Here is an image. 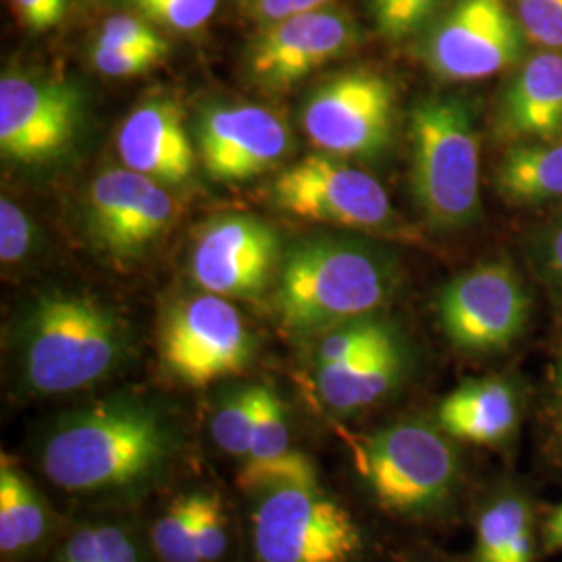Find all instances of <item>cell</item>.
Returning a JSON list of instances; mask_svg holds the SVG:
<instances>
[{
	"mask_svg": "<svg viewBox=\"0 0 562 562\" xmlns=\"http://www.w3.org/2000/svg\"><path fill=\"white\" fill-rule=\"evenodd\" d=\"M522 42L506 0H457L431 23L423 60L443 81L487 80L521 60Z\"/></svg>",
	"mask_w": 562,
	"mask_h": 562,
	"instance_id": "obj_10",
	"label": "cell"
},
{
	"mask_svg": "<svg viewBox=\"0 0 562 562\" xmlns=\"http://www.w3.org/2000/svg\"><path fill=\"white\" fill-rule=\"evenodd\" d=\"M398 92L375 69L357 67L323 81L302 104V130L322 153L378 159L396 127Z\"/></svg>",
	"mask_w": 562,
	"mask_h": 562,
	"instance_id": "obj_8",
	"label": "cell"
},
{
	"mask_svg": "<svg viewBox=\"0 0 562 562\" xmlns=\"http://www.w3.org/2000/svg\"><path fill=\"white\" fill-rule=\"evenodd\" d=\"M60 562H101L99 527H86L76 531L65 543Z\"/></svg>",
	"mask_w": 562,
	"mask_h": 562,
	"instance_id": "obj_40",
	"label": "cell"
},
{
	"mask_svg": "<svg viewBox=\"0 0 562 562\" xmlns=\"http://www.w3.org/2000/svg\"><path fill=\"white\" fill-rule=\"evenodd\" d=\"M331 2L334 0H248L255 20L262 25L285 20V18H292L299 13H306V11H315V9H322Z\"/></svg>",
	"mask_w": 562,
	"mask_h": 562,
	"instance_id": "obj_38",
	"label": "cell"
},
{
	"mask_svg": "<svg viewBox=\"0 0 562 562\" xmlns=\"http://www.w3.org/2000/svg\"><path fill=\"white\" fill-rule=\"evenodd\" d=\"M359 469L375 503L390 515L427 517L454 498L461 461L440 427L392 423L367 438Z\"/></svg>",
	"mask_w": 562,
	"mask_h": 562,
	"instance_id": "obj_5",
	"label": "cell"
},
{
	"mask_svg": "<svg viewBox=\"0 0 562 562\" xmlns=\"http://www.w3.org/2000/svg\"><path fill=\"white\" fill-rule=\"evenodd\" d=\"M46 510L36 490L2 457L0 464V548L13 554L41 540Z\"/></svg>",
	"mask_w": 562,
	"mask_h": 562,
	"instance_id": "obj_23",
	"label": "cell"
},
{
	"mask_svg": "<svg viewBox=\"0 0 562 562\" xmlns=\"http://www.w3.org/2000/svg\"><path fill=\"white\" fill-rule=\"evenodd\" d=\"M278 232L248 215H225L204 223L190 252L192 280L223 299H257L281 265Z\"/></svg>",
	"mask_w": 562,
	"mask_h": 562,
	"instance_id": "obj_14",
	"label": "cell"
},
{
	"mask_svg": "<svg viewBox=\"0 0 562 562\" xmlns=\"http://www.w3.org/2000/svg\"><path fill=\"white\" fill-rule=\"evenodd\" d=\"M117 153L123 167L162 186L190 180L199 157L180 106L165 99L142 102L125 117L117 132Z\"/></svg>",
	"mask_w": 562,
	"mask_h": 562,
	"instance_id": "obj_17",
	"label": "cell"
},
{
	"mask_svg": "<svg viewBox=\"0 0 562 562\" xmlns=\"http://www.w3.org/2000/svg\"><path fill=\"white\" fill-rule=\"evenodd\" d=\"M83 120L80 90L67 81L7 71L0 80V150L7 161L60 159Z\"/></svg>",
	"mask_w": 562,
	"mask_h": 562,
	"instance_id": "obj_12",
	"label": "cell"
},
{
	"mask_svg": "<svg viewBox=\"0 0 562 562\" xmlns=\"http://www.w3.org/2000/svg\"><path fill=\"white\" fill-rule=\"evenodd\" d=\"M443 0H369L378 32L385 41L401 42L436 21Z\"/></svg>",
	"mask_w": 562,
	"mask_h": 562,
	"instance_id": "obj_28",
	"label": "cell"
},
{
	"mask_svg": "<svg viewBox=\"0 0 562 562\" xmlns=\"http://www.w3.org/2000/svg\"><path fill=\"white\" fill-rule=\"evenodd\" d=\"M252 543L259 562H355L361 529L317 482L285 483L257 494Z\"/></svg>",
	"mask_w": 562,
	"mask_h": 562,
	"instance_id": "obj_7",
	"label": "cell"
},
{
	"mask_svg": "<svg viewBox=\"0 0 562 562\" xmlns=\"http://www.w3.org/2000/svg\"><path fill=\"white\" fill-rule=\"evenodd\" d=\"M522 34L543 50H562V0H515Z\"/></svg>",
	"mask_w": 562,
	"mask_h": 562,
	"instance_id": "obj_32",
	"label": "cell"
},
{
	"mask_svg": "<svg viewBox=\"0 0 562 562\" xmlns=\"http://www.w3.org/2000/svg\"><path fill=\"white\" fill-rule=\"evenodd\" d=\"M285 452H290V427L285 406L271 387L257 385L255 427L246 462L271 461L280 459Z\"/></svg>",
	"mask_w": 562,
	"mask_h": 562,
	"instance_id": "obj_26",
	"label": "cell"
},
{
	"mask_svg": "<svg viewBox=\"0 0 562 562\" xmlns=\"http://www.w3.org/2000/svg\"><path fill=\"white\" fill-rule=\"evenodd\" d=\"M227 548L225 515L220 496L199 494L196 508V550L202 562L220 561Z\"/></svg>",
	"mask_w": 562,
	"mask_h": 562,
	"instance_id": "obj_35",
	"label": "cell"
},
{
	"mask_svg": "<svg viewBox=\"0 0 562 562\" xmlns=\"http://www.w3.org/2000/svg\"><path fill=\"white\" fill-rule=\"evenodd\" d=\"M529 259L540 280L562 296V215L546 223L531 236Z\"/></svg>",
	"mask_w": 562,
	"mask_h": 562,
	"instance_id": "obj_34",
	"label": "cell"
},
{
	"mask_svg": "<svg viewBox=\"0 0 562 562\" xmlns=\"http://www.w3.org/2000/svg\"><path fill=\"white\" fill-rule=\"evenodd\" d=\"M101 562H140L136 543L120 525H101Z\"/></svg>",
	"mask_w": 562,
	"mask_h": 562,
	"instance_id": "obj_39",
	"label": "cell"
},
{
	"mask_svg": "<svg viewBox=\"0 0 562 562\" xmlns=\"http://www.w3.org/2000/svg\"><path fill=\"white\" fill-rule=\"evenodd\" d=\"M398 338L396 329L390 323L380 322L375 317H362L357 322L341 323L334 327L317 350V367L338 364L364 355L373 348Z\"/></svg>",
	"mask_w": 562,
	"mask_h": 562,
	"instance_id": "obj_25",
	"label": "cell"
},
{
	"mask_svg": "<svg viewBox=\"0 0 562 562\" xmlns=\"http://www.w3.org/2000/svg\"><path fill=\"white\" fill-rule=\"evenodd\" d=\"M557 396H559L562 413V361L561 364H559V373H557Z\"/></svg>",
	"mask_w": 562,
	"mask_h": 562,
	"instance_id": "obj_42",
	"label": "cell"
},
{
	"mask_svg": "<svg viewBox=\"0 0 562 562\" xmlns=\"http://www.w3.org/2000/svg\"><path fill=\"white\" fill-rule=\"evenodd\" d=\"M11 7L23 27L46 32L57 27L65 18L67 0H11Z\"/></svg>",
	"mask_w": 562,
	"mask_h": 562,
	"instance_id": "obj_37",
	"label": "cell"
},
{
	"mask_svg": "<svg viewBox=\"0 0 562 562\" xmlns=\"http://www.w3.org/2000/svg\"><path fill=\"white\" fill-rule=\"evenodd\" d=\"M142 15L167 30L192 34L217 13L220 0H130Z\"/></svg>",
	"mask_w": 562,
	"mask_h": 562,
	"instance_id": "obj_31",
	"label": "cell"
},
{
	"mask_svg": "<svg viewBox=\"0 0 562 562\" xmlns=\"http://www.w3.org/2000/svg\"><path fill=\"white\" fill-rule=\"evenodd\" d=\"M404 362L401 338H394L350 361L317 367V390L334 411H361L396 390Z\"/></svg>",
	"mask_w": 562,
	"mask_h": 562,
	"instance_id": "obj_20",
	"label": "cell"
},
{
	"mask_svg": "<svg viewBox=\"0 0 562 562\" xmlns=\"http://www.w3.org/2000/svg\"><path fill=\"white\" fill-rule=\"evenodd\" d=\"M169 431L155 411L106 402L60 423L44 446L48 480L67 492H97L146 480L169 454Z\"/></svg>",
	"mask_w": 562,
	"mask_h": 562,
	"instance_id": "obj_2",
	"label": "cell"
},
{
	"mask_svg": "<svg viewBox=\"0 0 562 562\" xmlns=\"http://www.w3.org/2000/svg\"><path fill=\"white\" fill-rule=\"evenodd\" d=\"M531 504L517 490H506L485 504L475 527L477 562H536Z\"/></svg>",
	"mask_w": 562,
	"mask_h": 562,
	"instance_id": "obj_22",
	"label": "cell"
},
{
	"mask_svg": "<svg viewBox=\"0 0 562 562\" xmlns=\"http://www.w3.org/2000/svg\"><path fill=\"white\" fill-rule=\"evenodd\" d=\"M123 327L104 304L78 294H46L30 308L21 329L25 383L38 394H67L117 364Z\"/></svg>",
	"mask_w": 562,
	"mask_h": 562,
	"instance_id": "obj_4",
	"label": "cell"
},
{
	"mask_svg": "<svg viewBox=\"0 0 562 562\" xmlns=\"http://www.w3.org/2000/svg\"><path fill=\"white\" fill-rule=\"evenodd\" d=\"M542 548L546 554L562 552V503L554 506L543 521Z\"/></svg>",
	"mask_w": 562,
	"mask_h": 562,
	"instance_id": "obj_41",
	"label": "cell"
},
{
	"mask_svg": "<svg viewBox=\"0 0 562 562\" xmlns=\"http://www.w3.org/2000/svg\"><path fill=\"white\" fill-rule=\"evenodd\" d=\"M496 190L517 206L562 201V138L510 144L496 169Z\"/></svg>",
	"mask_w": 562,
	"mask_h": 562,
	"instance_id": "obj_21",
	"label": "cell"
},
{
	"mask_svg": "<svg viewBox=\"0 0 562 562\" xmlns=\"http://www.w3.org/2000/svg\"><path fill=\"white\" fill-rule=\"evenodd\" d=\"M94 44L104 48L115 50H134V53H146L153 57L165 59L169 53V46L161 34L148 23L136 15H113L102 23L101 32Z\"/></svg>",
	"mask_w": 562,
	"mask_h": 562,
	"instance_id": "obj_30",
	"label": "cell"
},
{
	"mask_svg": "<svg viewBox=\"0 0 562 562\" xmlns=\"http://www.w3.org/2000/svg\"><path fill=\"white\" fill-rule=\"evenodd\" d=\"M196 148L211 180L240 183L278 167L292 136L285 121L261 104H222L202 111Z\"/></svg>",
	"mask_w": 562,
	"mask_h": 562,
	"instance_id": "obj_15",
	"label": "cell"
},
{
	"mask_svg": "<svg viewBox=\"0 0 562 562\" xmlns=\"http://www.w3.org/2000/svg\"><path fill=\"white\" fill-rule=\"evenodd\" d=\"M257 411V385L234 392L215 413L213 438L234 457H248Z\"/></svg>",
	"mask_w": 562,
	"mask_h": 562,
	"instance_id": "obj_27",
	"label": "cell"
},
{
	"mask_svg": "<svg viewBox=\"0 0 562 562\" xmlns=\"http://www.w3.org/2000/svg\"><path fill=\"white\" fill-rule=\"evenodd\" d=\"M36 223L18 202L2 196L0 201V261L4 265L23 262L36 248Z\"/></svg>",
	"mask_w": 562,
	"mask_h": 562,
	"instance_id": "obj_33",
	"label": "cell"
},
{
	"mask_svg": "<svg viewBox=\"0 0 562 562\" xmlns=\"http://www.w3.org/2000/svg\"><path fill=\"white\" fill-rule=\"evenodd\" d=\"M315 464L301 452H285L280 459L271 461L246 462L238 475L241 490L259 494L262 490L285 485V483L317 482Z\"/></svg>",
	"mask_w": 562,
	"mask_h": 562,
	"instance_id": "obj_29",
	"label": "cell"
},
{
	"mask_svg": "<svg viewBox=\"0 0 562 562\" xmlns=\"http://www.w3.org/2000/svg\"><path fill=\"white\" fill-rule=\"evenodd\" d=\"M88 225L115 257H140L167 232L176 204L167 186L127 167L102 171L88 192Z\"/></svg>",
	"mask_w": 562,
	"mask_h": 562,
	"instance_id": "obj_16",
	"label": "cell"
},
{
	"mask_svg": "<svg viewBox=\"0 0 562 562\" xmlns=\"http://www.w3.org/2000/svg\"><path fill=\"white\" fill-rule=\"evenodd\" d=\"M504 140L562 138V50H540L522 60L498 102Z\"/></svg>",
	"mask_w": 562,
	"mask_h": 562,
	"instance_id": "obj_18",
	"label": "cell"
},
{
	"mask_svg": "<svg viewBox=\"0 0 562 562\" xmlns=\"http://www.w3.org/2000/svg\"><path fill=\"white\" fill-rule=\"evenodd\" d=\"M161 357L180 382L204 387L248 367L252 336L232 302L206 292L171 306L162 322Z\"/></svg>",
	"mask_w": 562,
	"mask_h": 562,
	"instance_id": "obj_11",
	"label": "cell"
},
{
	"mask_svg": "<svg viewBox=\"0 0 562 562\" xmlns=\"http://www.w3.org/2000/svg\"><path fill=\"white\" fill-rule=\"evenodd\" d=\"M521 394L503 378L471 380L454 387L438 404V427L452 440L475 446H501L519 429Z\"/></svg>",
	"mask_w": 562,
	"mask_h": 562,
	"instance_id": "obj_19",
	"label": "cell"
},
{
	"mask_svg": "<svg viewBox=\"0 0 562 562\" xmlns=\"http://www.w3.org/2000/svg\"><path fill=\"white\" fill-rule=\"evenodd\" d=\"M90 60L94 69L106 76V78H136L153 69L159 57L146 55V53H134V50H115V48H104L99 44L90 46Z\"/></svg>",
	"mask_w": 562,
	"mask_h": 562,
	"instance_id": "obj_36",
	"label": "cell"
},
{
	"mask_svg": "<svg viewBox=\"0 0 562 562\" xmlns=\"http://www.w3.org/2000/svg\"><path fill=\"white\" fill-rule=\"evenodd\" d=\"M398 283L394 257L375 244L311 236L281 257L276 306L290 331L334 329L371 317Z\"/></svg>",
	"mask_w": 562,
	"mask_h": 562,
	"instance_id": "obj_1",
	"label": "cell"
},
{
	"mask_svg": "<svg viewBox=\"0 0 562 562\" xmlns=\"http://www.w3.org/2000/svg\"><path fill=\"white\" fill-rule=\"evenodd\" d=\"M283 213L311 222L350 227L369 236L413 240L380 181L340 157L308 155L283 169L271 186Z\"/></svg>",
	"mask_w": 562,
	"mask_h": 562,
	"instance_id": "obj_6",
	"label": "cell"
},
{
	"mask_svg": "<svg viewBox=\"0 0 562 562\" xmlns=\"http://www.w3.org/2000/svg\"><path fill=\"white\" fill-rule=\"evenodd\" d=\"M361 41L352 15L338 4L262 25L248 48V76L271 92L290 90Z\"/></svg>",
	"mask_w": 562,
	"mask_h": 562,
	"instance_id": "obj_13",
	"label": "cell"
},
{
	"mask_svg": "<svg viewBox=\"0 0 562 562\" xmlns=\"http://www.w3.org/2000/svg\"><path fill=\"white\" fill-rule=\"evenodd\" d=\"M411 192L431 229L452 234L482 217V142L473 104L427 97L408 117Z\"/></svg>",
	"mask_w": 562,
	"mask_h": 562,
	"instance_id": "obj_3",
	"label": "cell"
},
{
	"mask_svg": "<svg viewBox=\"0 0 562 562\" xmlns=\"http://www.w3.org/2000/svg\"><path fill=\"white\" fill-rule=\"evenodd\" d=\"M443 336L462 352L487 355L521 338L531 299L506 262H483L448 281L436 302Z\"/></svg>",
	"mask_w": 562,
	"mask_h": 562,
	"instance_id": "obj_9",
	"label": "cell"
},
{
	"mask_svg": "<svg viewBox=\"0 0 562 562\" xmlns=\"http://www.w3.org/2000/svg\"><path fill=\"white\" fill-rule=\"evenodd\" d=\"M199 494H188L169 504L153 527V543L165 562H202L196 550Z\"/></svg>",
	"mask_w": 562,
	"mask_h": 562,
	"instance_id": "obj_24",
	"label": "cell"
}]
</instances>
